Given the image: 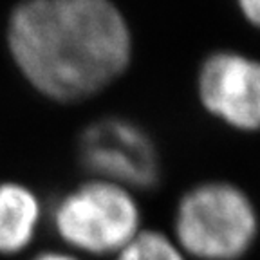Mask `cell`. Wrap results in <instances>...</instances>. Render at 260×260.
I'll return each instance as SVG.
<instances>
[{"mask_svg":"<svg viewBox=\"0 0 260 260\" xmlns=\"http://www.w3.org/2000/svg\"><path fill=\"white\" fill-rule=\"evenodd\" d=\"M8 47L32 89L78 103L121 76L132 35L112 0H22L9 16Z\"/></svg>","mask_w":260,"mask_h":260,"instance_id":"1","label":"cell"},{"mask_svg":"<svg viewBox=\"0 0 260 260\" xmlns=\"http://www.w3.org/2000/svg\"><path fill=\"white\" fill-rule=\"evenodd\" d=\"M47 224L61 248L87 260L112 258L146 226L138 191L89 175L49 204Z\"/></svg>","mask_w":260,"mask_h":260,"instance_id":"2","label":"cell"},{"mask_svg":"<svg viewBox=\"0 0 260 260\" xmlns=\"http://www.w3.org/2000/svg\"><path fill=\"white\" fill-rule=\"evenodd\" d=\"M170 235L190 260H240L258 235V215L242 188L203 181L179 195Z\"/></svg>","mask_w":260,"mask_h":260,"instance_id":"3","label":"cell"},{"mask_svg":"<svg viewBox=\"0 0 260 260\" xmlns=\"http://www.w3.org/2000/svg\"><path fill=\"white\" fill-rule=\"evenodd\" d=\"M78 161L89 177L105 179L138 191L155 190L162 177L159 148L136 121L121 116L94 119L81 130Z\"/></svg>","mask_w":260,"mask_h":260,"instance_id":"4","label":"cell"},{"mask_svg":"<svg viewBox=\"0 0 260 260\" xmlns=\"http://www.w3.org/2000/svg\"><path fill=\"white\" fill-rule=\"evenodd\" d=\"M203 107L237 130H260V61L233 51L208 56L197 81Z\"/></svg>","mask_w":260,"mask_h":260,"instance_id":"5","label":"cell"},{"mask_svg":"<svg viewBox=\"0 0 260 260\" xmlns=\"http://www.w3.org/2000/svg\"><path fill=\"white\" fill-rule=\"evenodd\" d=\"M47 224V204L37 190L16 179L0 181V258L27 255Z\"/></svg>","mask_w":260,"mask_h":260,"instance_id":"6","label":"cell"},{"mask_svg":"<svg viewBox=\"0 0 260 260\" xmlns=\"http://www.w3.org/2000/svg\"><path fill=\"white\" fill-rule=\"evenodd\" d=\"M110 260H190L170 233L145 226Z\"/></svg>","mask_w":260,"mask_h":260,"instance_id":"7","label":"cell"},{"mask_svg":"<svg viewBox=\"0 0 260 260\" xmlns=\"http://www.w3.org/2000/svg\"><path fill=\"white\" fill-rule=\"evenodd\" d=\"M27 260H87V258H83V256L58 246V248H45V249H40V251L31 253V255L27 256Z\"/></svg>","mask_w":260,"mask_h":260,"instance_id":"8","label":"cell"},{"mask_svg":"<svg viewBox=\"0 0 260 260\" xmlns=\"http://www.w3.org/2000/svg\"><path fill=\"white\" fill-rule=\"evenodd\" d=\"M242 9L244 16L251 22L253 25L260 27V0H237Z\"/></svg>","mask_w":260,"mask_h":260,"instance_id":"9","label":"cell"}]
</instances>
